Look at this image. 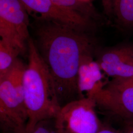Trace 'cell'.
<instances>
[{"label": "cell", "instance_id": "cell-1", "mask_svg": "<svg viewBox=\"0 0 133 133\" xmlns=\"http://www.w3.org/2000/svg\"><path fill=\"white\" fill-rule=\"evenodd\" d=\"M34 41L52 78L62 108L79 99L77 77L82 56L94 50L89 34L50 21L36 20Z\"/></svg>", "mask_w": 133, "mask_h": 133}, {"label": "cell", "instance_id": "cell-2", "mask_svg": "<svg viewBox=\"0 0 133 133\" xmlns=\"http://www.w3.org/2000/svg\"><path fill=\"white\" fill-rule=\"evenodd\" d=\"M28 63L24 71L23 85L28 115L26 130L45 120L54 119L61 109L52 78L33 38L28 41Z\"/></svg>", "mask_w": 133, "mask_h": 133}, {"label": "cell", "instance_id": "cell-3", "mask_svg": "<svg viewBox=\"0 0 133 133\" xmlns=\"http://www.w3.org/2000/svg\"><path fill=\"white\" fill-rule=\"evenodd\" d=\"M26 67L23 61H18L0 79V126L3 133L26 128L28 118L23 85Z\"/></svg>", "mask_w": 133, "mask_h": 133}, {"label": "cell", "instance_id": "cell-4", "mask_svg": "<svg viewBox=\"0 0 133 133\" xmlns=\"http://www.w3.org/2000/svg\"><path fill=\"white\" fill-rule=\"evenodd\" d=\"M95 100L83 98L61 108L54 119L58 133H98L102 127L96 111Z\"/></svg>", "mask_w": 133, "mask_h": 133}, {"label": "cell", "instance_id": "cell-5", "mask_svg": "<svg viewBox=\"0 0 133 133\" xmlns=\"http://www.w3.org/2000/svg\"><path fill=\"white\" fill-rule=\"evenodd\" d=\"M29 14L19 0H0V36L24 53L30 38Z\"/></svg>", "mask_w": 133, "mask_h": 133}, {"label": "cell", "instance_id": "cell-6", "mask_svg": "<svg viewBox=\"0 0 133 133\" xmlns=\"http://www.w3.org/2000/svg\"><path fill=\"white\" fill-rule=\"evenodd\" d=\"M93 100L97 106L126 121H133V78L109 81Z\"/></svg>", "mask_w": 133, "mask_h": 133}, {"label": "cell", "instance_id": "cell-7", "mask_svg": "<svg viewBox=\"0 0 133 133\" xmlns=\"http://www.w3.org/2000/svg\"><path fill=\"white\" fill-rule=\"evenodd\" d=\"M35 20L52 22L89 33L96 27V22L62 10L52 0H19Z\"/></svg>", "mask_w": 133, "mask_h": 133}, {"label": "cell", "instance_id": "cell-8", "mask_svg": "<svg viewBox=\"0 0 133 133\" xmlns=\"http://www.w3.org/2000/svg\"><path fill=\"white\" fill-rule=\"evenodd\" d=\"M96 61L107 76L113 78H133V46L122 44L100 50Z\"/></svg>", "mask_w": 133, "mask_h": 133}, {"label": "cell", "instance_id": "cell-9", "mask_svg": "<svg viewBox=\"0 0 133 133\" xmlns=\"http://www.w3.org/2000/svg\"><path fill=\"white\" fill-rule=\"evenodd\" d=\"M95 50L86 53L82 56L78 70L77 89L79 99H94L103 89L109 81L105 80V73L93 57Z\"/></svg>", "mask_w": 133, "mask_h": 133}, {"label": "cell", "instance_id": "cell-10", "mask_svg": "<svg viewBox=\"0 0 133 133\" xmlns=\"http://www.w3.org/2000/svg\"><path fill=\"white\" fill-rule=\"evenodd\" d=\"M54 4L62 10L78 14L96 22L100 17L93 5L90 3L80 0H52Z\"/></svg>", "mask_w": 133, "mask_h": 133}, {"label": "cell", "instance_id": "cell-11", "mask_svg": "<svg viewBox=\"0 0 133 133\" xmlns=\"http://www.w3.org/2000/svg\"><path fill=\"white\" fill-rule=\"evenodd\" d=\"M23 53L19 48L1 39L0 41V79L5 77Z\"/></svg>", "mask_w": 133, "mask_h": 133}, {"label": "cell", "instance_id": "cell-12", "mask_svg": "<svg viewBox=\"0 0 133 133\" xmlns=\"http://www.w3.org/2000/svg\"><path fill=\"white\" fill-rule=\"evenodd\" d=\"M114 16L117 23L124 28L133 29V0H118Z\"/></svg>", "mask_w": 133, "mask_h": 133}, {"label": "cell", "instance_id": "cell-13", "mask_svg": "<svg viewBox=\"0 0 133 133\" xmlns=\"http://www.w3.org/2000/svg\"><path fill=\"white\" fill-rule=\"evenodd\" d=\"M6 133H58L55 128L54 119L43 120L38 122L33 128L27 131L23 129Z\"/></svg>", "mask_w": 133, "mask_h": 133}, {"label": "cell", "instance_id": "cell-14", "mask_svg": "<svg viewBox=\"0 0 133 133\" xmlns=\"http://www.w3.org/2000/svg\"><path fill=\"white\" fill-rule=\"evenodd\" d=\"M118 0H102L105 12L108 16L113 15L114 9Z\"/></svg>", "mask_w": 133, "mask_h": 133}, {"label": "cell", "instance_id": "cell-15", "mask_svg": "<svg viewBox=\"0 0 133 133\" xmlns=\"http://www.w3.org/2000/svg\"><path fill=\"white\" fill-rule=\"evenodd\" d=\"M98 133H122V131H118L111 126L103 124L102 127Z\"/></svg>", "mask_w": 133, "mask_h": 133}, {"label": "cell", "instance_id": "cell-16", "mask_svg": "<svg viewBox=\"0 0 133 133\" xmlns=\"http://www.w3.org/2000/svg\"><path fill=\"white\" fill-rule=\"evenodd\" d=\"M122 133H133V121L126 122Z\"/></svg>", "mask_w": 133, "mask_h": 133}, {"label": "cell", "instance_id": "cell-17", "mask_svg": "<svg viewBox=\"0 0 133 133\" xmlns=\"http://www.w3.org/2000/svg\"><path fill=\"white\" fill-rule=\"evenodd\" d=\"M80 1L83 2H85V3H90V2L92 0H80Z\"/></svg>", "mask_w": 133, "mask_h": 133}]
</instances>
